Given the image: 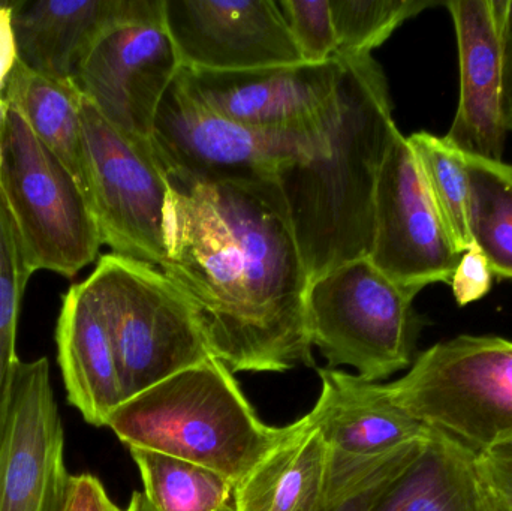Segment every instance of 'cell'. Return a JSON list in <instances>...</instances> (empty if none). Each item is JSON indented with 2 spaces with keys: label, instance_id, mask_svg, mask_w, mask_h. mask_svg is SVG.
<instances>
[{
  "label": "cell",
  "instance_id": "1",
  "mask_svg": "<svg viewBox=\"0 0 512 511\" xmlns=\"http://www.w3.org/2000/svg\"><path fill=\"white\" fill-rule=\"evenodd\" d=\"M164 231L159 269L191 303L216 359L233 372L315 366L310 279L276 180L168 177Z\"/></svg>",
  "mask_w": 512,
  "mask_h": 511
},
{
  "label": "cell",
  "instance_id": "2",
  "mask_svg": "<svg viewBox=\"0 0 512 511\" xmlns=\"http://www.w3.org/2000/svg\"><path fill=\"white\" fill-rule=\"evenodd\" d=\"M339 62L336 105L321 143L276 176L310 281L369 257L376 183L399 131L381 65L373 56Z\"/></svg>",
  "mask_w": 512,
  "mask_h": 511
},
{
  "label": "cell",
  "instance_id": "3",
  "mask_svg": "<svg viewBox=\"0 0 512 511\" xmlns=\"http://www.w3.org/2000/svg\"><path fill=\"white\" fill-rule=\"evenodd\" d=\"M107 428L128 449L203 465L239 485L294 429L259 419L233 371L218 359L126 399Z\"/></svg>",
  "mask_w": 512,
  "mask_h": 511
},
{
  "label": "cell",
  "instance_id": "4",
  "mask_svg": "<svg viewBox=\"0 0 512 511\" xmlns=\"http://www.w3.org/2000/svg\"><path fill=\"white\" fill-rule=\"evenodd\" d=\"M84 284L110 332L126 399L216 359L191 303L158 267L111 252Z\"/></svg>",
  "mask_w": 512,
  "mask_h": 511
},
{
  "label": "cell",
  "instance_id": "5",
  "mask_svg": "<svg viewBox=\"0 0 512 511\" xmlns=\"http://www.w3.org/2000/svg\"><path fill=\"white\" fill-rule=\"evenodd\" d=\"M409 416L480 456L512 441V342L462 335L421 353L385 384Z\"/></svg>",
  "mask_w": 512,
  "mask_h": 511
},
{
  "label": "cell",
  "instance_id": "6",
  "mask_svg": "<svg viewBox=\"0 0 512 511\" xmlns=\"http://www.w3.org/2000/svg\"><path fill=\"white\" fill-rule=\"evenodd\" d=\"M415 297L367 257L342 264L309 282L310 344L328 368L351 366L358 377L378 383L414 362L421 329Z\"/></svg>",
  "mask_w": 512,
  "mask_h": 511
},
{
  "label": "cell",
  "instance_id": "7",
  "mask_svg": "<svg viewBox=\"0 0 512 511\" xmlns=\"http://www.w3.org/2000/svg\"><path fill=\"white\" fill-rule=\"evenodd\" d=\"M0 188L30 273L72 278L98 257L102 242L81 183L9 107Z\"/></svg>",
  "mask_w": 512,
  "mask_h": 511
},
{
  "label": "cell",
  "instance_id": "8",
  "mask_svg": "<svg viewBox=\"0 0 512 511\" xmlns=\"http://www.w3.org/2000/svg\"><path fill=\"white\" fill-rule=\"evenodd\" d=\"M324 128L325 123L318 131H262L240 125L195 98L177 75L159 104L150 147L168 177L265 182L276 180L283 165L309 155Z\"/></svg>",
  "mask_w": 512,
  "mask_h": 511
},
{
  "label": "cell",
  "instance_id": "9",
  "mask_svg": "<svg viewBox=\"0 0 512 511\" xmlns=\"http://www.w3.org/2000/svg\"><path fill=\"white\" fill-rule=\"evenodd\" d=\"M84 191L102 245L159 267L167 257L164 218L168 177L149 141L111 125L83 99Z\"/></svg>",
  "mask_w": 512,
  "mask_h": 511
},
{
  "label": "cell",
  "instance_id": "10",
  "mask_svg": "<svg viewBox=\"0 0 512 511\" xmlns=\"http://www.w3.org/2000/svg\"><path fill=\"white\" fill-rule=\"evenodd\" d=\"M462 255L427 191L408 138L397 131L376 183L367 258L394 284L418 294L436 282L450 284Z\"/></svg>",
  "mask_w": 512,
  "mask_h": 511
},
{
  "label": "cell",
  "instance_id": "11",
  "mask_svg": "<svg viewBox=\"0 0 512 511\" xmlns=\"http://www.w3.org/2000/svg\"><path fill=\"white\" fill-rule=\"evenodd\" d=\"M180 69L161 15L111 27L90 51L75 83L111 125L150 143L159 104Z\"/></svg>",
  "mask_w": 512,
  "mask_h": 511
},
{
  "label": "cell",
  "instance_id": "12",
  "mask_svg": "<svg viewBox=\"0 0 512 511\" xmlns=\"http://www.w3.org/2000/svg\"><path fill=\"white\" fill-rule=\"evenodd\" d=\"M69 480L50 363L20 360L0 446V511H62Z\"/></svg>",
  "mask_w": 512,
  "mask_h": 511
},
{
  "label": "cell",
  "instance_id": "13",
  "mask_svg": "<svg viewBox=\"0 0 512 511\" xmlns=\"http://www.w3.org/2000/svg\"><path fill=\"white\" fill-rule=\"evenodd\" d=\"M182 68L236 72L303 62L276 0H164Z\"/></svg>",
  "mask_w": 512,
  "mask_h": 511
},
{
  "label": "cell",
  "instance_id": "14",
  "mask_svg": "<svg viewBox=\"0 0 512 511\" xmlns=\"http://www.w3.org/2000/svg\"><path fill=\"white\" fill-rule=\"evenodd\" d=\"M180 80L207 107L262 131H318L336 105L342 63H297L251 71L182 68Z\"/></svg>",
  "mask_w": 512,
  "mask_h": 511
},
{
  "label": "cell",
  "instance_id": "15",
  "mask_svg": "<svg viewBox=\"0 0 512 511\" xmlns=\"http://www.w3.org/2000/svg\"><path fill=\"white\" fill-rule=\"evenodd\" d=\"M459 42L460 101L445 140L469 155L502 161L508 126L504 113V35L508 0L445 3Z\"/></svg>",
  "mask_w": 512,
  "mask_h": 511
},
{
  "label": "cell",
  "instance_id": "16",
  "mask_svg": "<svg viewBox=\"0 0 512 511\" xmlns=\"http://www.w3.org/2000/svg\"><path fill=\"white\" fill-rule=\"evenodd\" d=\"M164 15V0H38L12 3L18 62L57 80H77L105 32Z\"/></svg>",
  "mask_w": 512,
  "mask_h": 511
},
{
  "label": "cell",
  "instance_id": "17",
  "mask_svg": "<svg viewBox=\"0 0 512 511\" xmlns=\"http://www.w3.org/2000/svg\"><path fill=\"white\" fill-rule=\"evenodd\" d=\"M318 374L321 395L307 417L333 452L373 458L429 437L430 429L402 410L385 384L339 369Z\"/></svg>",
  "mask_w": 512,
  "mask_h": 511
},
{
  "label": "cell",
  "instance_id": "18",
  "mask_svg": "<svg viewBox=\"0 0 512 511\" xmlns=\"http://www.w3.org/2000/svg\"><path fill=\"white\" fill-rule=\"evenodd\" d=\"M56 345L69 405L89 425L104 428L126 398L110 332L84 282L63 296Z\"/></svg>",
  "mask_w": 512,
  "mask_h": 511
},
{
  "label": "cell",
  "instance_id": "19",
  "mask_svg": "<svg viewBox=\"0 0 512 511\" xmlns=\"http://www.w3.org/2000/svg\"><path fill=\"white\" fill-rule=\"evenodd\" d=\"M372 511H510L481 474L478 456L430 429L420 453Z\"/></svg>",
  "mask_w": 512,
  "mask_h": 511
},
{
  "label": "cell",
  "instance_id": "20",
  "mask_svg": "<svg viewBox=\"0 0 512 511\" xmlns=\"http://www.w3.org/2000/svg\"><path fill=\"white\" fill-rule=\"evenodd\" d=\"M330 449L309 417L236 486L234 511H313L327 480Z\"/></svg>",
  "mask_w": 512,
  "mask_h": 511
},
{
  "label": "cell",
  "instance_id": "21",
  "mask_svg": "<svg viewBox=\"0 0 512 511\" xmlns=\"http://www.w3.org/2000/svg\"><path fill=\"white\" fill-rule=\"evenodd\" d=\"M3 96L84 188V96L77 83L47 77L17 62Z\"/></svg>",
  "mask_w": 512,
  "mask_h": 511
},
{
  "label": "cell",
  "instance_id": "22",
  "mask_svg": "<svg viewBox=\"0 0 512 511\" xmlns=\"http://www.w3.org/2000/svg\"><path fill=\"white\" fill-rule=\"evenodd\" d=\"M465 162L472 242L493 276L512 281V165L469 153Z\"/></svg>",
  "mask_w": 512,
  "mask_h": 511
},
{
  "label": "cell",
  "instance_id": "23",
  "mask_svg": "<svg viewBox=\"0 0 512 511\" xmlns=\"http://www.w3.org/2000/svg\"><path fill=\"white\" fill-rule=\"evenodd\" d=\"M129 452L156 511H234L236 485L222 474L152 450Z\"/></svg>",
  "mask_w": 512,
  "mask_h": 511
},
{
  "label": "cell",
  "instance_id": "24",
  "mask_svg": "<svg viewBox=\"0 0 512 511\" xmlns=\"http://www.w3.org/2000/svg\"><path fill=\"white\" fill-rule=\"evenodd\" d=\"M408 138L415 161L454 245L462 254L474 246L469 228V177L465 153L430 132Z\"/></svg>",
  "mask_w": 512,
  "mask_h": 511
},
{
  "label": "cell",
  "instance_id": "25",
  "mask_svg": "<svg viewBox=\"0 0 512 511\" xmlns=\"http://www.w3.org/2000/svg\"><path fill=\"white\" fill-rule=\"evenodd\" d=\"M427 438L373 458L330 450L324 492L313 511H372L391 483L414 461Z\"/></svg>",
  "mask_w": 512,
  "mask_h": 511
},
{
  "label": "cell",
  "instance_id": "26",
  "mask_svg": "<svg viewBox=\"0 0 512 511\" xmlns=\"http://www.w3.org/2000/svg\"><path fill=\"white\" fill-rule=\"evenodd\" d=\"M436 5L433 0H330L337 36L334 59L372 56L405 21Z\"/></svg>",
  "mask_w": 512,
  "mask_h": 511
},
{
  "label": "cell",
  "instance_id": "27",
  "mask_svg": "<svg viewBox=\"0 0 512 511\" xmlns=\"http://www.w3.org/2000/svg\"><path fill=\"white\" fill-rule=\"evenodd\" d=\"M289 32L304 63H325L337 48L330 0H280Z\"/></svg>",
  "mask_w": 512,
  "mask_h": 511
},
{
  "label": "cell",
  "instance_id": "28",
  "mask_svg": "<svg viewBox=\"0 0 512 511\" xmlns=\"http://www.w3.org/2000/svg\"><path fill=\"white\" fill-rule=\"evenodd\" d=\"M492 281L489 261L477 246H472L462 255L450 284L457 303L465 306L483 299L492 288Z\"/></svg>",
  "mask_w": 512,
  "mask_h": 511
},
{
  "label": "cell",
  "instance_id": "29",
  "mask_svg": "<svg viewBox=\"0 0 512 511\" xmlns=\"http://www.w3.org/2000/svg\"><path fill=\"white\" fill-rule=\"evenodd\" d=\"M478 465L499 501L512 510V441L478 456Z\"/></svg>",
  "mask_w": 512,
  "mask_h": 511
},
{
  "label": "cell",
  "instance_id": "30",
  "mask_svg": "<svg viewBox=\"0 0 512 511\" xmlns=\"http://www.w3.org/2000/svg\"><path fill=\"white\" fill-rule=\"evenodd\" d=\"M62 511H123L114 504L98 477L78 474L69 480Z\"/></svg>",
  "mask_w": 512,
  "mask_h": 511
},
{
  "label": "cell",
  "instance_id": "31",
  "mask_svg": "<svg viewBox=\"0 0 512 511\" xmlns=\"http://www.w3.org/2000/svg\"><path fill=\"white\" fill-rule=\"evenodd\" d=\"M18 62L17 41L12 24V3H0V96Z\"/></svg>",
  "mask_w": 512,
  "mask_h": 511
},
{
  "label": "cell",
  "instance_id": "32",
  "mask_svg": "<svg viewBox=\"0 0 512 511\" xmlns=\"http://www.w3.org/2000/svg\"><path fill=\"white\" fill-rule=\"evenodd\" d=\"M504 113L508 131H512V0H508L504 35Z\"/></svg>",
  "mask_w": 512,
  "mask_h": 511
},
{
  "label": "cell",
  "instance_id": "33",
  "mask_svg": "<svg viewBox=\"0 0 512 511\" xmlns=\"http://www.w3.org/2000/svg\"><path fill=\"white\" fill-rule=\"evenodd\" d=\"M9 104L5 96H0V168H2L3 141H5L6 126H8Z\"/></svg>",
  "mask_w": 512,
  "mask_h": 511
},
{
  "label": "cell",
  "instance_id": "34",
  "mask_svg": "<svg viewBox=\"0 0 512 511\" xmlns=\"http://www.w3.org/2000/svg\"><path fill=\"white\" fill-rule=\"evenodd\" d=\"M123 511H156L153 509L152 504L147 500L144 492H134L131 500H129L128 507Z\"/></svg>",
  "mask_w": 512,
  "mask_h": 511
},
{
  "label": "cell",
  "instance_id": "35",
  "mask_svg": "<svg viewBox=\"0 0 512 511\" xmlns=\"http://www.w3.org/2000/svg\"><path fill=\"white\" fill-rule=\"evenodd\" d=\"M0 320H18V318H0Z\"/></svg>",
  "mask_w": 512,
  "mask_h": 511
},
{
  "label": "cell",
  "instance_id": "36",
  "mask_svg": "<svg viewBox=\"0 0 512 511\" xmlns=\"http://www.w3.org/2000/svg\"><path fill=\"white\" fill-rule=\"evenodd\" d=\"M510 511H512V510H510Z\"/></svg>",
  "mask_w": 512,
  "mask_h": 511
}]
</instances>
